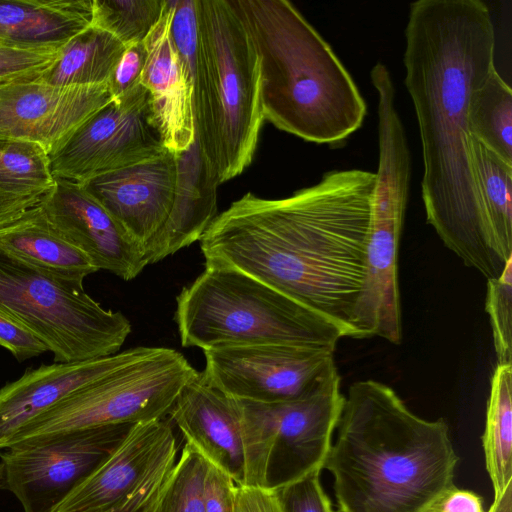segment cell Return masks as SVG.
<instances>
[{"mask_svg":"<svg viewBox=\"0 0 512 512\" xmlns=\"http://www.w3.org/2000/svg\"><path fill=\"white\" fill-rule=\"evenodd\" d=\"M495 30L480 0H419L405 28V86L419 127L427 222L465 265L497 278L512 251L496 238L471 162L468 104L495 68Z\"/></svg>","mask_w":512,"mask_h":512,"instance_id":"obj_1","label":"cell"},{"mask_svg":"<svg viewBox=\"0 0 512 512\" xmlns=\"http://www.w3.org/2000/svg\"><path fill=\"white\" fill-rule=\"evenodd\" d=\"M376 174L333 170L281 199L247 193L200 241L206 267L245 273L362 338L359 307Z\"/></svg>","mask_w":512,"mask_h":512,"instance_id":"obj_2","label":"cell"},{"mask_svg":"<svg viewBox=\"0 0 512 512\" xmlns=\"http://www.w3.org/2000/svg\"><path fill=\"white\" fill-rule=\"evenodd\" d=\"M336 430L324 468L340 512H424L454 485L447 423L417 416L381 382L349 387Z\"/></svg>","mask_w":512,"mask_h":512,"instance_id":"obj_3","label":"cell"},{"mask_svg":"<svg viewBox=\"0 0 512 512\" xmlns=\"http://www.w3.org/2000/svg\"><path fill=\"white\" fill-rule=\"evenodd\" d=\"M260 64L264 120L336 145L358 130L366 102L331 46L287 0H233Z\"/></svg>","mask_w":512,"mask_h":512,"instance_id":"obj_4","label":"cell"},{"mask_svg":"<svg viewBox=\"0 0 512 512\" xmlns=\"http://www.w3.org/2000/svg\"><path fill=\"white\" fill-rule=\"evenodd\" d=\"M197 18L195 132L221 184L240 175L257 148L265 121L260 64L233 0H197Z\"/></svg>","mask_w":512,"mask_h":512,"instance_id":"obj_5","label":"cell"},{"mask_svg":"<svg viewBox=\"0 0 512 512\" xmlns=\"http://www.w3.org/2000/svg\"><path fill=\"white\" fill-rule=\"evenodd\" d=\"M184 347L294 345L335 351L344 337L330 321L237 270L206 267L176 297Z\"/></svg>","mask_w":512,"mask_h":512,"instance_id":"obj_6","label":"cell"},{"mask_svg":"<svg viewBox=\"0 0 512 512\" xmlns=\"http://www.w3.org/2000/svg\"><path fill=\"white\" fill-rule=\"evenodd\" d=\"M0 311L40 339L56 363L114 355L131 332L130 321L103 308L82 280L51 274L1 248Z\"/></svg>","mask_w":512,"mask_h":512,"instance_id":"obj_7","label":"cell"},{"mask_svg":"<svg viewBox=\"0 0 512 512\" xmlns=\"http://www.w3.org/2000/svg\"><path fill=\"white\" fill-rule=\"evenodd\" d=\"M198 372L176 350L148 355L91 382L29 422L9 444L164 418Z\"/></svg>","mask_w":512,"mask_h":512,"instance_id":"obj_8","label":"cell"},{"mask_svg":"<svg viewBox=\"0 0 512 512\" xmlns=\"http://www.w3.org/2000/svg\"><path fill=\"white\" fill-rule=\"evenodd\" d=\"M379 163L366 240L358 323L362 338L402 340L398 252L408 202L411 159L403 124L378 122Z\"/></svg>","mask_w":512,"mask_h":512,"instance_id":"obj_9","label":"cell"},{"mask_svg":"<svg viewBox=\"0 0 512 512\" xmlns=\"http://www.w3.org/2000/svg\"><path fill=\"white\" fill-rule=\"evenodd\" d=\"M167 416L185 444L236 485L266 487L272 441L254 402L223 393L198 372Z\"/></svg>","mask_w":512,"mask_h":512,"instance_id":"obj_10","label":"cell"},{"mask_svg":"<svg viewBox=\"0 0 512 512\" xmlns=\"http://www.w3.org/2000/svg\"><path fill=\"white\" fill-rule=\"evenodd\" d=\"M133 425H106L11 444L0 453L2 487L18 499L24 512H52Z\"/></svg>","mask_w":512,"mask_h":512,"instance_id":"obj_11","label":"cell"},{"mask_svg":"<svg viewBox=\"0 0 512 512\" xmlns=\"http://www.w3.org/2000/svg\"><path fill=\"white\" fill-rule=\"evenodd\" d=\"M202 373L214 388L263 404L307 397L338 374L334 351L294 345H234L204 350Z\"/></svg>","mask_w":512,"mask_h":512,"instance_id":"obj_12","label":"cell"},{"mask_svg":"<svg viewBox=\"0 0 512 512\" xmlns=\"http://www.w3.org/2000/svg\"><path fill=\"white\" fill-rule=\"evenodd\" d=\"M164 150L152 121L150 94L141 83L98 110L49 158L57 180L83 185Z\"/></svg>","mask_w":512,"mask_h":512,"instance_id":"obj_13","label":"cell"},{"mask_svg":"<svg viewBox=\"0 0 512 512\" xmlns=\"http://www.w3.org/2000/svg\"><path fill=\"white\" fill-rule=\"evenodd\" d=\"M177 181L176 154L164 150L146 161L83 184L140 247L148 265L166 258V230Z\"/></svg>","mask_w":512,"mask_h":512,"instance_id":"obj_14","label":"cell"},{"mask_svg":"<svg viewBox=\"0 0 512 512\" xmlns=\"http://www.w3.org/2000/svg\"><path fill=\"white\" fill-rule=\"evenodd\" d=\"M343 402L336 374L302 399L258 403L272 437L266 488L278 491L324 468Z\"/></svg>","mask_w":512,"mask_h":512,"instance_id":"obj_15","label":"cell"},{"mask_svg":"<svg viewBox=\"0 0 512 512\" xmlns=\"http://www.w3.org/2000/svg\"><path fill=\"white\" fill-rule=\"evenodd\" d=\"M113 100L107 84L55 86L40 79L0 87V135L33 142L48 155Z\"/></svg>","mask_w":512,"mask_h":512,"instance_id":"obj_16","label":"cell"},{"mask_svg":"<svg viewBox=\"0 0 512 512\" xmlns=\"http://www.w3.org/2000/svg\"><path fill=\"white\" fill-rule=\"evenodd\" d=\"M177 455L167 418L135 423L113 452L52 512H112Z\"/></svg>","mask_w":512,"mask_h":512,"instance_id":"obj_17","label":"cell"},{"mask_svg":"<svg viewBox=\"0 0 512 512\" xmlns=\"http://www.w3.org/2000/svg\"><path fill=\"white\" fill-rule=\"evenodd\" d=\"M42 208L51 225L98 270L131 280L148 265L140 247L83 185L56 179Z\"/></svg>","mask_w":512,"mask_h":512,"instance_id":"obj_18","label":"cell"},{"mask_svg":"<svg viewBox=\"0 0 512 512\" xmlns=\"http://www.w3.org/2000/svg\"><path fill=\"white\" fill-rule=\"evenodd\" d=\"M154 347H136L101 358L28 368L0 387V450L29 422L71 393L136 361Z\"/></svg>","mask_w":512,"mask_h":512,"instance_id":"obj_19","label":"cell"},{"mask_svg":"<svg viewBox=\"0 0 512 512\" xmlns=\"http://www.w3.org/2000/svg\"><path fill=\"white\" fill-rule=\"evenodd\" d=\"M170 0L160 21L145 38L147 60L141 83L151 98L152 121L165 149L186 151L196 132L193 87L187 81L170 35Z\"/></svg>","mask_w":512,"mask_h":512,"instance_id":"obj_20","label":"cell"},{"mask_svg":"<svg viewBox=\"0 0 512 512\" xmlns=\"http://www.w3.org/2000/svg\"><path fill=\"white\" fill-rule=\"evenodd\" d=\"M92 18L93 0H0V45L58 51Z\"/></svg>","mask_w":512,"mask_h":512,"instance_id":"obj_21","label":"cell"},{"mask_svg":"<svg viewBox=\"0 0 512 512\" xmlns=\"http://www.w3.org/2000/svg\"><path fill=\"white\" fill-rule=\"evenodd\" d=\"M174 204L166 230L168 255L200 240L217 216L216 173L202 154L195 136L192 145L176 154Z\"/></svg>","mask_w":512,"mask_h":512,"instance_id":"obj_22","label":"cell"},{"mask_svg":"<svg viewBox=\"0 0 512 512\" xmlns=\"http://www.w3.org/2000/svg\"><path fill=\"white\" fill-rule=\"evenodd\" d=\"M55 186L49 155L41 146L0 135V229L41 206Z\"/></svg>","mask_w":512,"mask_h":512,"instance_id":"obj_23","label":"cell"},{"mask_svg":"<svg viewBox=\"0 0 512 512\" xmlns=\"http://www.w3.org/2000/svg\"><path fill=\"white\" fill-rule=\"evenodd\" d=\"M0 248L51 274L84 281L98 271L91 260L49 222L42 205L0 229Z\"/></svg>","mask_w":512,"mask_h":512,"instance_id":"obj_24","label":"cell"},{"mask_svg":"<svg viewBox=\"0 0 512 512\" xmlns=\"http://www.w3.org/2000/svg\"><path fill=\"white\" fill-rule=\"evenodd\" d=\"M125 47L111 33L91 24L59 50L40 79L55 86L107 84Z\"/></svg>","mask_w":512,"mask_h":512,"instance_id":"obj_25","label":"cell"},{"mask_svg":"<svg viewBox=\"0 0 512 512\" xmlns=\"http://www.w3.org/2000/svg\"><path fill=\"white\" fill-rule=\"evenodd\" d=\"M482 445L497 498L512 484V365H497L492 374Z\"/></svg>","mask_w":512,"mask_h":512,"instance_id":"obj_26","label":"cell"},{"mask_svg":"<svg viewBox=\"0 0 512 512\" xmlns=\"http://www.w3.org/2000/svg\"><path fill=\"white\" fill-rule=\"evenodd\" d=\"M470 135L512 165V91L496 67L470 96Z\"/></svg>","mask_w":512,"mask_h":512,"instance_id":"obj_27","label":"cell"},{"mask_svg":"<svg viewBox=\"0 0 512 512\" xmlns=\"http://www.w3.org/2000/svg\"><path fill=\"white\" fill-rule=\"evenodd\" d=\"M471 162L490 226L507 250L512 251V165L471 136Z\"/></svg>","mask_w":512,"mask_h":512,"instance_id":"obj_28","label":"cell"},{"mask_svg":"<svg viewBox=\"0 0 512 512\" xmlns=\"http://www.w3.org/2000/svg\"><path fill=\"white\" fill-rule=\"evenodd\" d=\"M165 6L166 0H93L92 24L127 46L145 40Z\"/></svg>","mask_w":512,"mask_h":512,"instance_id":"obj_29","label":"cell"},{"mask_svg":"<svg viewBox=\"0 0 512 512\" xmlns=\"http://www.w3.org/2000/svg\"><path fill=\"white\" fill-rule=\"evenodd\" d=\"M207 462L188 444L167 476L156 512H205L203 480Z\"/></svg>","mask_w":512,"mask_h":512,"instance_id":"obj_30","label":"cell"},{"mask_svg":"<svg viewBox=\"0 0 512 512\" xmlns=\"http://www.w3.org/2000/svg\"><path fill=\"white\" fill-rule=\"evenodd\" d=\"M485 309L490 318L497 365H512V260L488 279Z\"/></svg>","mask_w":512,"mask_h":512,"instance_id":"obj_31","label":"cell"},{"mask_svg":"<svg viewBox=\"0 0 512 512\" xmlns=\"http://www.w3.org/2000/svg\"><path fill=\"white\" fill-rule=\"evenodd\" d=\"M170 35L187 81L193 87L198 49L197 0H170Z\"/></svg>","mask_w":512,"mask_h":512,"instance_id":"obj_32","label":"cell"},{"mask_svg":"<svg viewBox=\"0 0 512 512\" xmlns=\"http://www.w3.org/2000/svg\"><path fill=\"white\" fill-rule=\"evenodd\" d=\"M58 51L25 50L0 45V82L38 79L54 63Z\"/></svg>","mask_w":512,"mask_h":512,"instance_id":"obj_33","label":"cell"},{"mask_svg":"<svg viewBox=\"0 0 512 512\" xmlns=\"http://www.w3.org/2000/svg\"><path fill=\"white\" fill-rule=\"evenodd\" d=\"M320 473L314 471L277 491L284 512H334Z\"/></svg>","mask_w":512,"mask_h":512,"instance_id":"obj_34","label":"cell"},{"mask_svg":"<svg viewBox=\"0 0 512 512\" xmlns=\"http://www.w3.org/2000/svg\"><path fill=\"white\" fill-rule=\"evenodd\" d=\"M146 60L144 41L125 47L107 82L113 100L120 99L141 84Z\"/></svg>","mask_w":512,"mask_h":512,"instance_id":"obj_35","label":"cell"},{"mask_svg":"<svg viewBox=\"0 0 512 512\" xmlns=\"http://www.w3.org/2000/svg\"><path fill=\"white\" fill-rule=\"evenodd\" d=\"M0 346L18 361H25L47 352L46 345L31 331L0 311Z\"/></svg>","mask_w":512,"mask_h":512,"instance_id":"obj_36","label":"cell"},{"mask_svg":"<svg viewBox=\"0 0 512 512\" xmlns=\"http://www.w3.org/2000/svg\"><path fill=\"white\" fill-rule=\"evenodd\" d=\"M236 487L228 474L207 462L203 480L205 512H234Z\"/></svg>","mask_w":512,"mask_h":512,"instance_id":"obj_37","label":"cell"},{"mask_svg":"<svg viewBox=\"0 0 512 512\" xmlns=\"http://www.w3.org/2000/svg\"><path fill=\"white\" fill-rule=\"evenodd\" d=\"M176 462V457L166 460L118 508L112 512H156L164 482Z\"/></svg>","mask_w":512,"mask_h":512,"instance_id":"obj_38","label":"cell"},{"mask_svg":"<svg viewBox=\"0 0 512 512\" xmlns=\"http://www.w3.org/2000/svg\"><path fill=\"white\" fill-rule=\"evenodd\" d=\"M483 498L474 491L452 485L442 491L424 512H485Z\"/></svg>","mask_w":512,"mask_h":512,"instance_id":"obj_39","label":"cell"},{"mask_svg":"<svg viewBox=\"0 0 512 512\" xmlns=\"http://www.w3.org/2000/svg\"><path fill=\"white\" fill-rule=\"evenodd\" d=\"M234 512H284L278 492L260 486L236 487Z\"/></svg>","mask_w":512,"mask_h":512,"instance_id":"obj_40","label":"cell"},{"mask_svg":"<svg viewBox=\"0 0 512 512\" xmlns=\"http://www.w3.org/2000/svg\"><path fill=\"white\" fill-rule=\"evenodd\" d=\"M488 512H512V484L497 498H494Z\"/></svg>","mask_w":512,"mask_h":512,"instance_id":"obj_41","label":"cell"},{"mask_svg":"<svg viewBox=\"0 0 512 512\" xmlns=\"http://www.w3.org/2000/svg\"><path fill=\"white\" fill-rule=\"evenodd\" d=\"M2 487V465L0 463V488Z\"/></svg>","mask_w":512,"mask_h":512,"instance_id":"obj_42","label":"cell"},{"mask_svg":"<svg viewBox=\"0 0 512 512\" xmlns=\"http://www.w3.org/2000/svg\"><path fill=\"white\" fill-rule=\"evenodd\" d=\"M5 84H8V83L0 82V87H2Z\"/></svg>","mask_w":512,"mask_h":512,"instance_id":"obj_43","label":"cell"}]
</instances>
